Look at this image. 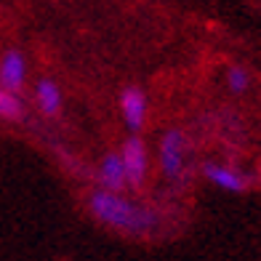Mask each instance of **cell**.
<instances>
[{"mask_svg":"<svg viewBox=\"0 0 261 261\" xmlns=\"http://www.w3.org/2000/svg\"><path fill=\"white\" fill-rule=\"evenodd\" d=\"M88 208L101 224H107L112 229H120V232H130V234H144L158 221V216L152 211L130 203V200L120 197V192H110V189L91 192Z\"/></svg>","mask_w":261,"mask_h":261,"instance_id":"1","label":"cell"},{"mask_svg":"<svg viewBox=\"0 0 261 261\" xmlns=\"http://www.w3.org/2000/svg\"><path fill=\"white\" fill-rule=\"evenodd\" d=\"M120 160H123L128 184L139 187L141 181H144V176H147V147H144V141H141L139 136H130L123 144Z\"/></svg>","mask_w":261,"mask_h":261,"instance_id":"2","label":"cell"},{"mask_svg":"<svg viewBox=\"0 0 261 261\" xmlns=\"http://www.w3.org/2000/svg\"><path fill=\"white\" fill-rule=\"evenodd\" d=\"M160 168L171 179H176L181 173V168H184V136L179 130H168L160 139Z\"/></svg>","mask_w":261,"mask_h":261,"instance_id":"3","label":"cell"},{"mask_svg":"<svg viewBox=\"0 0 261 261\" xmlns=\"http://www.w3.org/2000/svg\"><path fill=\"white\" fill-rule=\"evenodd\" d=\"M24 80H27V62L21 56V51L16 48L6 51L3 59H0V86L11 93H16L24 88Z\"/></svg>","mask_w":261,"mask_h":261,"instance_id":"4","label":"cell"},{"mask_svg":"<svg viewBox=\"0 0 261 261\" xmlns=\"http://www.w3.org/2000/svg\"><path fill=\"white\" fill-rule=\"evenodd\" d=\"M120 112H123V120L125 125L134 130H141V125H144L147 120V96L141 93V88L136 86H128L123 91V96H120Z\"/></svg>","mask_w":261,"mask_h":261,"instance_id":"5","label":"cell"},{"mask_svg":"<svg viewBox=\"0 0 261 261\" xmlns=\"http://www.w3.org/2000/svg\"><path fill=\"white\" fill-rule=\"evenodd\" d=\"M99 181H101V189H110V192H120V189L128 184L120 155H107L101 160V165H99Z\"/></svg>","mask_w":261,"mask_h":261,"instance_id":"6","label":"cell"},{"mask_svg":"<svg viewBox=\"0 0 261 261\" xmlns=\"http://www.w3.org/2000/svg\"><path fill=\"white\" fill-rule=\"evenodd\" d=\"M203 173H205V179L211 184H216L219 189H227V192H240V189L245 187L243 181V176L227 168V165H216V163H205L203 165Z\"/></svg>","mask_w":261,"mask_h":261,"instance_id":"7","label":"cell"},{"mask_svg":"<svg viewBox=\"0 0 261 261\" xmlns=\"http://www.w3.org/2000/svg\"><path fill=\"white\" fill-rule=\"evenodd\" d=\"M35 99H38L43 115H56L62 110V91H59L54 80H40L38 88H35Z\"/></svg>","mask_w":261,"mask_h":261,"instance_id":"8","label":"cell"},{"mask_svg":"<svg viewBox=\"0 0 261 261\" xmlns=\"http://www.w3.org/2000/svg\"><path fill=\"white\" fill-rule=\"evenodd\" d=\"M0 117H8V120H16V117H21V101L16 93L6 91L3 86H0Z\"/></svg>","mask_w":261,"mask_h":261,"instance_id":"9","label":"cell"},{"mask_svg":"<svg viewBox=\"0 0 261 261\" xmlns=\"http://www.w3.org/2000/svg\"><path fill=\"white\" fill-rule=\"evenodd\" d=\"M227 86H229V91H234V93H243V91L248 88V72H245L243 67H229Z\"/></svg>","mask_w":261,"mask_h":261,"instance_id":"10","label":"cell"}]
</instances>
